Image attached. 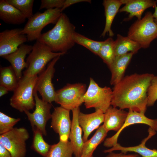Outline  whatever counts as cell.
Here are the masks:
<instances>
[{"instance_id":"34","label":"cell","mask_w":157,"mask_h":157,"mask_svg":"<svg viewBox=\"0 0 157 157\" xmlns=\"http://www.w3.org/2000/svg\"><path fill=\"white\" fill-rule=\"evenodd\" d=\"M65 0H41L39 10L43 9L47 10L56 8H61Z\"/></svg>"},{"instance_id":"40","label":"cell","mask_w":157,"mask_h":157,"mask_svg":"<svg viewBox=\"0 0 157 157\" xmlns=\"http://www.w3.org/2000/svg\"><path fill=\"white\" fill-rule=\"evenodd\" d=\"M81 157H82V156H81Z\"/></svg>"},{"instance_id":"24","label":"cell","mask_w":157,"mask_h":157,"mask_svg":"<svg viewBox=\"0 0 157 157\" xmlns=\"http://www.w3.org/2000/svg\"><path fill=\"white\" fill-rule=\"evenodd\" d=\"M115 57L132 52L137 53L141 47L138 43L128 38L118 34L116 40L114 41Z\"/></svg>"},{"instance_id":"15","label":"cell","mask_w":157,"mask_h":157,"mask_svg":"<svg viewBox=\"0 0 157 157\" xmlns=\"http://www.w3.org/2000/svg\"><path fill=\"white\" fill-rule=\"evenodd\" d=\"M104 113L101 110L95 109V111L90 114H85L80 112L78 121L83 132V139L84 142L88 140L91 133L98 129L104 122Z\"/></svg>"},{"instance_id":"11","label":"cell","mask_w":157,"mask_h":157,"mask_svg":"<svg viewBox=\"0 0 157 157\" xmlns=\"http://www.w3.org/2000/svg\"><path fill=\"white\" fill-rule=\"evenodd\" d=\"M35 108L33 113L29 111L24 112L27 116L32 128L35 127L39 130L43 135H47L46 126L47 121L51 118L50 103L41 99L38 97L37 92L34 91Z\"/></svg>"},{"instance_id":"1","label":"cell","mask_w":157,"mask_h":157,"mask_svg":"<svg viewBox=\"0 0 157 157\" xmlns=\"http://www.w3.org/2000/svg\"><path fill=\"white\" fill-rule=\"evenodd\" d=\"M154 76L152 74L135 73L124 77L114 85L111 105L144 114L148 89Z\"/></svg>"},{"instance_id":"33","label":"cell","mask_w":157,"mask_h":157,"mask_svg":"<svg viewBox=\"0 0 157 157\" xmlns=\"http://www.w3.org/2000/svg\"><path fill=\"white\" fill-rule=\"evenodd\" d=\"M147 106H153L157 100V76L151 80L147 92Z\"/></svg>"},{"instance_id":"35","label":"cell","mask_w":157,"mask_h":157,"mask_svg":"<svg viewBox=\"0 0 157 157\" xmlns=\"http://www.w3.org/2000/svg\"><path fill=\"white\" fill-rule=\"evenodd\" d=\"M108 153V154L105 157H141L139 155L136 153L128 154L122 152L119 153H116L113 151Z\"/></svg>"},{"instance_id":"18","label":"cell","mask_w":157,"mask_h":157,"mask_svg":"<svg viewBox=\"0 0 157 157\" xmlns=\"http://www.w3.org/2000/svg\"><path fill=\"white\" fill-rule=\"evenodd\" d=\"M128 112L124 110L110 106L104 113V128L108 132L120 130L127 116Z\"/></svg>"},{"instance_id":"22","label":"cell","mask_w":157,"mask_h":157,"mask_svg":"<svg viewBox=\"0 0 157 157\" xmlns=\"http://www.w3.org/2000/svg\"><path fill=\"white\" fill-rule=\"evenodd\" d=\"M0 19L7 24L19 25L24 23L26 18L19 10L6 0H0Z\"/></svg>"},{"instance_id":"26","label":"cell","mask_w":157,"mask_h":157,"mask_svg":"<svg viewBox=\"0 0 157 157\" xmlns=\"http://www.w3.org/2000/svg\"><path fill=\"white\" fill-rule=\"evenodd\" d=\"M18 81L11 65L1 67L0 85L4 87L8 91H13L17 85Z\"/></svg>"},{"instance_id":"19","label":"cell","mask_w":157,"mask_h":157,"mask_svg":"<svg viewBox=\"0 0 157 157\" xmlns=\"http://www.w3.org/2000/svg\"><path fill=\"white\" fill-rule=\"evenodd\" d=\"M124 6L120 9L119 12H126L129 13L128 18L124 20H131L134 17H137V20L141 19L144 10L150 7L156 6L157 1L154 0H121Z\"/></svg>"},{"instance_id":"9","label":"cell","mask_w":157,"mask_h":157,"mask_svg":"<svg viewBox=\"0 0 157 157\" xmlns=\"http://www.w3.org/2000/svg\"><path fill=\"white\" fill-rule=\"evenodd\" d=\"M29 138L28 132L23 127L14 128L0 135V144L10 153L12 157H25L26 141Z\"/></svg>"},{"instance_id":"8","label":"cell","mask_w":157,"mask_h":157,"mask_svg":"<svg viewBox=\"0 0 157 157\" xmlns=\"http://www.w3.org/2000/svg\"><path fill=\"white\" fill-rule=\"evenodd\" d=\"M86 88V85L84 83L68 84L56 91L55 102L62 107L72 110L79 107L84 103Z\"/></svg>"},{"instance_id":"4","label":"cell","mask_w":157,"mask_h":157,"mask_svg":"<svg viewBox=\"0 0 157 157\" xmlns=\"http://www.w3.org/2000/svg\"><path fill=\"white\" fill-rule=\"evenodd\" d=\"M127 36L138 43L141 48H148L152 41L157 38V24L154 21L152 13L147 12L141 19L132 24Z\"/></svg>"},{"instance_id":"21","label":"cell","mask_w":157,"mask_h":157,"mask_svg":"<svg viewBox=\"0 0 157 157\" xmlns=\"http://www.w3.org/2000/svg\"><path fill=\"white\" fill-rule=\"evenodd\" d=\"M134 54L129 52L126 54L116 56L110 67L111 72L110 84L114 85L124 77L126 69Z\"/></svg>"},{"instance_id":"6","label":"cell","mask_w":157,"mask_h":157,"mask_svg":"<svg viewBox=\"0 0 157 157\" xmlns=\"http://www.w3.org/2000/svg\"><path fill=\"white\" fill-rule=\"evenodd\" d=\"M62 13L59 8L47 9L43 13H36L28 19L22 28V33L26 35L28 41L37 40L43 28L49 24H55Z\"/></svg>"},{"instance_id":"7","label":"cell","mask_w":157,"mask_h":157,"mask_svg":"<svg viewBox=\"0 0 157 157\" xmlns=\"http://www.w3.org/2000/svg\"><path fill=\"white\" fill-rule=\"evenodd\" d=\"M90 81L83 97L85 108L100 109L104 113L111 106L113 90L109 87H100L92 78Z\"/></svg>"},{"instance_id":"38","label":"cell","mask_w":157,"mask_h":157,"mask_svg":"<svg viewBox=\"0 0 157 157\" xmlns=\"http://www.w3.org/2000/svg\"><path fill=\"white\" fill-rule=\"evenodd\" d=\"M8 90L4 87L0 85V97L3 96L8 93Z\"/></svg>"},{"instance_id":"2","label":"cell","mask_w":157,"mask_h":157,"mask_svg":"<svg viewBox=\"0 0 157 157\" xmlns=\"http://www.w3.org/2000/svg\"><path fill=\"white\" fill-rule=\"evenodd\" d=\"M75 29L67 16L62 13L53 27L42 34L37 41L53 52L66 53L75 44L73 38Z\"/></svg>"},{"instance_id":"39","label":"cell","mask_w":157,"mask_h":157,"mask_svg":"<svg viewBox=\"0 0 157 157\" xmlns=\"http://www.w3.org/2000/svg\"><path fill=\"white\" fill-rule=\"evenodd\" d=\"M154 21L157 24V6H156L155 7V11L153 13Z\"/></svg>"},{"instance_id":"16","label":"cell","mask_w":157,"mask_h":157,"mask_svg":"<svg viewBox=\"0 0 157 157\" xmlns=\"http://www.w3.org/2000/svg\"><path fill=\"white\" fill-rule=\"evenodd\" d=\"M33 48V46L23 44L13 52L2 57L11 64L19 80L22 76V70L27 67V64L25 61L26 56L31 53Z\"/></svg>"},{"instance_id":"30","label":"cell","mask_w":157,"mask_h":157,"mask_svg":"<svg viewBox=\"0 0 157 157\" xmlns=\"http://www.w3.org/2000/svg\"><path fill=\"white\" fill-rule=\"evenodd\" d=\"M73 38L75 43L81 45L96 55H98L103 41H96L75 32Z\"/></svg>"},{"instance_id":"28","label":"cell","mask_w":157,"mask_h":157,"mask_svg":"<svg viewBox=\"0 0 157 157\" xmlns=\"http://www.w3.org/2000/svg\"><path fill=\"white\" fill-rule=\"evenodd\" d=\"M32 129L33 137L32 148L42 156L47 157L51 145L44 141L43 135L39 130L35 127Z\"/></svg>"},{"instance_id":"13","label":"cell","mask_w":157,"mask_h":157,"mask_svg":"<svg viewBox=\"0 0 157 157\" xmlns=\"http://www.w3.org/2000/svg\"><path fill=\"white\" fill-rule=\"evenodd\" d=\"M70 111L60 106L55 108L51 114V127L62 142L67 141L69 139L72 125Z\"/></svg>"},{"instance_id":"29","label":"cell","mask_w":157,"mask_h":157,"mask_svg":"<svg viewBox=\"0 0 157 157\" xmlns=\"http://www.w3.org/2000/svg\"><path fill=\"white\" fill-rule=\"evenodd\" d=\"M114 41L111 37L103 41L98 55L103 60L109 68L115 57Z\"/></svg>"},{"instance_id":"3","label":"cell","mask_w":157,"mask_h":157,"mask_svg":"<svg viewBox=\"0 0 157 157\" xmlns=\"http://www.w3.org/2000/svg\"><path fill=\"white\" fill-rule=\"evenodd\" d=\"M65 53L53 52L47 46L37 40L27 58V67L22 77L29 78L38 75L46 69L49 62Z\"/></svg>"},{"instance_id":"10","label":"cell","mask_w":157,"mask_h":157,"mask_svg":"<svg viewBox=\"0 0 157 157\" xmlns=\"http://www.w3.org/2000/svg\"><path fill=\"white\" fill-rule=\"evenodd\" d=\"M60 56L52 60L47 68L38 74L34 90V91L39 92L43 100L50 104L55 100L56 91L52 79L55 72V65Z\"/></svg>"},{"instance_id":"23","label":"cell","mask_w":157,"mask_h":157,"mask_svg":"<svg viewBox=\"0 0 157 157\" xmlns=\"http://www.w3.org/2000/svg\"><path fill=\"white\" fill-rule=\"evenodd\" d=\"M121 0H104L103 5L104 7L106 17L105 25L101 36L104 37L106 33H108L110 37H113L114 33L111 27L114 18L119 11L120 6L123 4Z\"/></svg>"},{"instance_id":"17","label":"cell","mask_w":157,"mask_h":157,"mask_svg":"<svg viewBox=\"0 0 157 157\" xmlns=\"http://www.w3.org/2000/svg\"><path fill=\"white\" fill-rule=\"evenodd\" d=\"M149 134L139 144L134 146L124 147L118 143L110 148L105 150L104 152L105 153L120 151L125 153L129 152H133L139 155L141 157H157V149H151L145 146L146 142L156 133V132L150 128L148 130Z\"/></svg>"},{"instance_id":"5","label":"cell","mask_w":157,"mask_h":157,"mask_svg":"<svg viewBox=\"0 0 157 157\" xmlns=\"http://www.w3.org/2000/svg\"><path fill=\"white\" fill-rule=\"evenodd\" d=\"M38 75L24 78L22 76L19 80L10 99V105L21 112L33 109L35 106L33 95L34 87Z\"/></svg>"},{"instance_id":"32","label":"cell","mask_w":157,"mask_h":157,"mask_svg":"<svg viewBox=\"0 0 157 157\" xmlns=\"http://www.w3.org/2000/svg\"><path fill=\"white\" fill-rule=\"evenodd\" d=\"M20 118H14L4 113L0 112V134L6 133L12 130L14 126L20 120Z\"/></svg>"},{"instance_id":"12","label":"cell","mask_w":157,"mask_h":157,"mask_svg":"<svg viewBox=\"0 0 157 157\" xmlns=\"http://www.w3.org/2000/svg\"><path fill=\"white\" fill-rule=\"evenodd\" d=\"M22 28L7 29L0 33V56L12 53L21 45L27 41L25 35L22 33Z\"/></svg>"},{"instance_id":"25","label":"cell","mask_w":157,"mask_h":157,"mask_svg":"<svg viewBox=\"0 0 157 157\" xmlns=\"http://www.w3.org/2000/svg\"><path fill=\"white\" fill-rule=\"evenodd\" d=\"M107 133L103 125L100 126L92 137L84 142L81 156L93 157V152L97 146L103 141Z\"/></svg>"},{"instance_id":"36","label":"cell","mask_w":157,"mask_h":157,"mask_svg":"<svg viewBox=\"0 0 157 157\" xmlns=\"http://www.w3.org/2000/svg\"><path fill=\"white\" fill-rule=\"evenodd\" d=\"M82 2H86L91 3L90 0H65L62 7L61 8L62 12L68 7L74 4Z\"/></svg>"},{"instance_id":"20","label":"cell","mask_w":157,"mask_h":157,"mask_svg":"<svg viewBox=\"0 0 157 157\" xmlns=\"http://www.w3.org/2000/svg\"><path fill=\"white\" fill-rule=\"evenodd\" d=\"M72 119L69 138L73 149L75 157H81L84 142L82 137V129L78 121L80 108H76L72 110Z\"/></svg>"},{"instance_id":"31","label":"cell","mask_w":157,"mask_h":157,"mask_svg":"<svg viewBox=\"0 0 157 157\" xmlns=\"http://www.w3.org/2000/svg\"><path fill=\"white\" fill-rule=\"evenodd\" d=\"M9 4L19 10L26 18L29 19L33 15V0H6Z\"/></svg>"},{"instance_id":"27","label":"cell","mask_w":157,"mask_h":157,"mask_svg":"<svg viewBox=\"0 0 157 157\" xmlns=\"http://www.w3.org/2000/svg\"><path fill=\"white\" fill-rule=\"evenodd\" d=\"M73 147L69 141H60L57 144L51 145L47 157H72Z\"/></svg>"},{"instance_id":"14","label":"cell","mask_w":157,"mask_h":157,"mask_svg":"<svg viewBox=\"0 0 157 157\" xmlns=\"http://www.w3.org/2000/svg\"><path fill=\"white\" fill-rule=\"evenodd\" d=\"M146 124L157 132V118L152 119L146 117L144 114L129 110L126 119L119 131L111 137L105 140L104 145L107 147H112L117 143V140L122 131L126 127L135 124Z\"/></svg>"},{"instance_id":"37","label":"cell","mask_w":157,"mask_h":157,"mask_svg":"<svg viewBox=\"0 0 157 157\" xmlns=\"http://www.w3.org/2000/svg\"><path fill=\"white\" fill-rule=\"evenodd\" d=\"M0 157H12L10 152L0 144Z\"/></svg>"}]
</instances>
